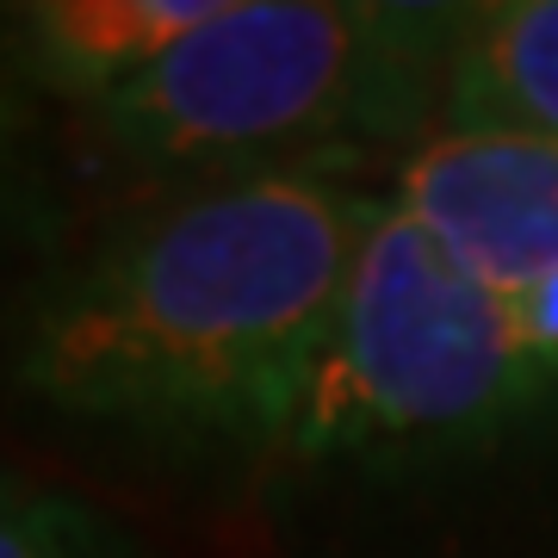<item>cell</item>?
Wrapping results in <instances>:
<instances>
[{
    "label": "cell",
    "mask_w": 558,
    "mask_h": 558,
    "mask_svg": "<svg viewBox=\"0 0 558 558\" xmlns=\"http://www.w3.org/2000/svg\"><path fill=\"white\" fill-rule=\"evenodd\" d=\"M472 7L385 0H218V13L75 112L87 174L137 199L218 174L348 161L440 112Z\"/></svg>",
    "instance_id": "2"
},
{
    "label": "cell",
    "mask_w": 558,
    "mask_h": 558,
    "mask_svg": "<svg viewBox=\"0 0 558 558\" xmlns=\"http://www.w3.org/2000/svg\"><path fill=\"white\" fill-rule=\"evenodd\" d=\"M502 299H509V317H515V336L527 348V360L558 385V274L534 279L521 292H502Z\"/></svg>",
    "instance_id": "7"
},
{
    "label": "cell",
    "mask_w": 558,
    "mask_h": 558,
    "mask_svg": "<svg viewBox=\"0 0 558 558\" xmlns=\"http://www.w3.org/2000/svg\"><path fill=\"white\" fill-rule=\"evenodd\" d=\"M0 558H119V539L94 509L0 478Z\"/></svg>",
    "instance_id": "6"
},
{
    "label": "cell",
    "mask_w": 558,
    "mask_h": 558,
    "mask_svg": "<svg viewBox=\"0 0 558 558\" xmlns=\"http://www.w3.org/2000/svg\"><path fill=\"white\" fill-rule=\"evenodd\" d=\"M341 174L299 161L137 199L32 299L20 391L143 440L279 447L379 211Z\"/></svg>",
    "instance_id": "1"
},
{
    "label": "cell",
    "mask_w": 558,
    "mask_h": 558,
    "mask_svg": "<svg viewBox=\"0 0 558 558\" xmlns=\"http://www.w3.org/2000/svg\"><path fill=\"white\" fill-rule=\"evenodd\" d=\"M546 391L509 299L385 193L274 453L341 459L472 435Z\"/></svg>",
    "instance_id": "3"
},
{
    "label": "cell",
    "mask_w": 558,
    "mask_h": 558,
    "mask_svg": "<svg viewBox=\"0 0 558 558\" xmlns=\"http://www.w3.org/2000/svg\"><path fill=\"white\" fill-rule=\"evenodd\" d=\"M440 131L558 143V0H497L465 13Z\"/></svg>",
    "instance_id": "5"
},
{
    "label": "cell",
    "mask_w": 558,
    "mask_h": 558,
    "mask_svg": "<svg viewBox=\"0 0 558 558\" xmlns=\"http://www.w3.org/2000/svg\"><path fill=\"white\" fill-rule=\"evenodd\" d=\"M391 199L497 292L558 274V143L440 131L410 149Z\"/></svg>",
    "instance_id": "4"
}]
</instances>
